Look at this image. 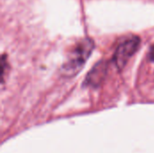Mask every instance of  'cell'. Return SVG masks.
Instances as JSON below:
<instances>
[{
	"instance_id": "6da1fadb",
	"label": "cell",
	"mask_w": 154,
	"mask_h": 153,
	"mask_svg": "<svg viewBox=\"0 0 154 153\" xmlns=\"http://www.w3.org/2000/svg\"><path fill=\"white\" fill-rule=\"evenodd\" d=\"M94 48L95 43L90 38L80 40L69 51L61 67V73L68 78L76 76L84 68Z\"/></svg>"
},
{
	"instance_id": "277c9868",
	"label": "cell",
	"mask_w": 154,
	"mask_h": 153,
	"mask_svg": "<svg viewBox=\"0 0 154 153\" xmlns=\"http://www.w3.org/2000/svg\"><path fill=\"white\" fill-rule=\"evenodd\" d=\"M149 59L154 62V44L151 47L150 49V51H149Z\"/></svg>"
},
{
	"instance_id": "7a4b0ae2",
	"label": "cell",
	"mask_w": 154,
	"mask_h": 153,
	"mask_svg": "<svg viewBox=\"0 0 154 153\" xmlns=\"http://www.w3.org/2000/svg\"><path fill=\"white\" fill-rule=\"evenodd\" d=\"M141 44V39L138 36H131L123 41L116 48L114 61L118 69H123L129 60L135 54Z\"/></svg>"
},
{
	"instance_id": "3957f363",
	"label": "cell",
	"mask_w": 154,
	"mask_h": 153,
	"mask_svg": "<svg viewBox=\"0 0 154 153\" xmlns=\"http://www.w3.org/2000/svg\"><path fill=\"white\" fill-rule=\"evenodd\" d=\"M107 75V64L105 60L97 62L88 73L84 85L90 87H98L104 82Z\"/></svg>"
}]
</instances>
